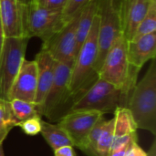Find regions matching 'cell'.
<instances>
[{
	"instance_id": "3957f363",
	"label": "cell",
	"mask_w": 156,
	"mask_h": 156,
	"mask_svg": "<svg viewBox=\"0 0 156 156\" xmlns=\"http://www.w3.org/2000/svg\"><path fill=\"white\" fill-rule=\"evenodd\" d=\"M140 69L132 67L127 58V40L120 35L109 49L98 77L121 89L128 98L136 84Z\"/></svg>"
},
{
	"instance_id": "cb8c5ba5",
	"label": "cell",
	"mask_w": 156,
	"mask_h": 156,
	"mask_svg": "<svg viewBox=\"0 0 156 156\" xmlns=\"http://www.w3.org/2000/svg\"><path fill=\"white\" fill-rule=\"evenodd\" d=\"M90 0H68L64 8L62 9V22L63 25L72 19L77 14L82 11L85 5Z\"/></svg>"
},
{
	"instance_id": "7c38bea8",
	"label": "cell",
	"mask_w": 156,
	"mask_h": 156,
	"mask_svg": "<svg viewBox=\"0 0 156 156\" xmlns=\"http://www.w3.org/2000/svg\"><path fill=\"white\" fill-rule=\"evenodd\" d=\"M152 0H120L122 34L127 41L133 38L136 28L145 16Z\"/></svg>"
},
{
	"instance_id": "603a6c76",
	"label": "cell",
	"mask_w": 156,
	"mask_h": 156,
	"mask_svg": "<svg viewBox=\"0 0 156 156\" xmlns=\"http://www.w3.org/2000/svg\"><path fill=\"white\" fill-rule=\"evenodd\" d=\"M105 119L102 116L97 123L93 126L90 133L88 134L84 144L80 148V151H82L87 156H97V144L98 140L102 129V126L104 124Z\"/></svg>"
},
{
	"instance_id": "8fae6325",
	"label": "cell",
	"mask_w": 156,
	"mask_h": 156,
	"mask_svg": "<svg viewBox=\"0 0 156 156\" xmlns=\"http://www.w3.org/2000/svg\"><path fill=\"white\" fill-rule=\"evenodd\" d=\"M37 88V67L35 60L24 59L12 84L8 101L17 99L35 103Z\"/></svg>"
},
{
	"instance_id": "ffe728a7",
	"label": "cell",
	"mask_w": 156,
	"mask_h": 156,
	"mask_svg": "<svg viewBox=\"0 0 156 156\" xmlns=\"http://www.w3.org/2000/svg\"><path fill=\"white\" fill-rule=\"evenodd\" d=\"M113 139H114V120L113 119L108 121L105 120L98 140L97 156H108Z\"/></svg>"
},
{
	"instance_id": "5bb4252c",
	"label": "cell",
	"mask_w": 156,
	"mask_h": 156,
	"mask_svg": "<svg viewBox=\"0 0 156 156\" xmlns=\"http://www.w3.org/2000/svg\"><path fill=\"white\" fill-rule=\"evenodd\" d=\"M156 56V32L127 41V58L129 64L141 69Z\"/></svg>"
},
{
	"instance_id": "277c9868",
	"label": "cell",
	"mask_w": 156,
	"mask_h": 156,
	"mask_svg": "<svg viewBox=\"0 0 156 156\" xmlns=\"http://www.w3.org/2000/svg\"><path fill=\"white\" fill-rule=\"evenodd\" d=\"M122 90L100 78L70 106L71 111H94L101 114L114 112L117 107H126Z\"/></svg>"
},
{
	"instance_id": "f546056e",
	"label": "cell",
	"mask_w": 156,
	"mask_h": 156,
	"mask_svg": "<svg viewBox=\"0 0 156 156\" xmlns=\"http://www.w3.org/2000/svg\"><path fill=\"white\" fill-rule=\"evenodd\" d=\"M4 40H5V34H4V30H3L2 23H1V19H0V54H1V51H2Z\"/></svg>"
},
{
	"instance_id": "44dd1931",
	"label": "cell",
	"mask_w": 156,
	"mask_h": 156,
	"mask_svg": "<svg viewBox=\"0 0 156 156\" xmlns=\"http://www.w3.org/2000/svg\"><path fill=\"white\" fill-rule=\"evenodd\" d=\"M17 123L12 114L8 101L0 99V143H3L9 132Z\"/></svg>"
},
{
	"instance_id": "d6a6232c",
	"label": "cell",
	"mask_w": 156,
	"mask_h": 156,
	"mask_svg": "<svg viewBox=\"0 0 156 156\" xmlns=\"http://www.w3.org/2000/svg\"><path fill=\"white\" fill-rule=\"evenodd\" d=\"M0 156H5L4 149H3V143H0Z\"/></svg>"
},
{
	"instance_id": "30bf717a",
	"label": "cell",
	"mask_w": 156,
	"mask_h": 156,
	"mask_svg": "<svg viewBox=\"0 0 156 156\" xmlns=\"http://www.w3.org/2000/svg\"><path fill=\"white\" fill-rule=\"evenodd\" d=\"M102 116L103 114L94 111H71L64 114L58 124L68 133L73 146L80 149L93 126Z\"/></svg>"
},
{
	"instance_id": "83f0119b",
	"label": "cell",
	"mask_w": 156,
	"mask_h": 156,
	"mask_svg": "<svg viewBox=\"0 0 156 156\" xmlns=\"http://www.w3.org/2000/svg\"><path fill=\"white\" fill-rule=\"evenodd\" d=\"M54 156H77L73 146L68 145L54 150Z\"/></svg>"
},
{
	"instance_id": "e0dca14e",
	"label": "cell",
	"mask_w": 156,
	"mask_h": 156,
	"mask_svg": "<svg viewBox=\"0 0 156 156\" xmlns=\"http://www.w3.org/2000/svg\"><path fill=\"white\" fill-rule=\"evenodd\" d=\"M40 133L53 151L63 146H73L69 136L58 124H52L42 121Z\"/></svg>"
},
{
	"instance_id": "ba28073f",
	"label": "cell",
	"mask_w": 156,
	"mask_h": 156,
	"mask_svg": "<svg viewBox=\"0 0 156 156\" xmlns=\"http://www.w3.org/2000/svg\"><path fill=\"white\" fill-rule=\"evenodd\" d=\"M72 65L57 62L55 64L54 79L41 109V116L50 120L61 118V108L72 101L69 95V82Z\"/></svg>"
},
{
	"instance_id": "4dcf8cb0",
	"label": "cell",
	"mask_w": 156,
	"mask_h": 156,
	"mask_svg": "<svg viewBox=\"0 0 156 156\" xmlns=\"http://www.w3.org/2000/svg\"><path fill=\"white\" fill-rule=\"evenodd\" d=\"M149 156H155V143H154L151 147V150L149 152Z\"/></svg>"
},
{
	"instance_id": "52a82bcc",
	"label": "cell",
	"mask_w": 156,
	"mask_h": 156,
	"mask_svg": "<svg viewBox=\"0 0 156 156\" xmlns=\"http://www.w3.org/2000/svg\"><path fill=\"white\" fill-rule=\"evenodd\" d=\"M29 38L23 37H5L0 54V99L8 101L12 84L25 59Z\"/></svg>"
},
{
	"instance_id": "2e32d148",
	"label": "cell",
	"mask_w": 156,
	"mask_h": 156,
	"mask_svg": "<svg viewBox=\"0 0 156 156\" xmlns=\"http://www.w3.org/2000/svg\"><path fill=\"white\" fill-rule=\"evenodd\" d=\"M98 5L99 0H90L80 13L76 31V56L90 31L94 19L98 14Z\"/></svg>"
},
{
	"instance_id": "8992f818",
	"label": "cell",
	"mask_w": 156,
	"mask_h": 156,
	"mask_svg": "<svg viewBox=\"0 0 156 156\" xmlns=\"http://www.w3.org/2000/svg\"><path fill=\"white\" fill-rule=\"evenodd\" d=\"M63 26L62 10L42 8L34 3L22 5L23 35L29 39L38 37L43 42Z\"/></svg>"
},
{
	"instance_id": "1f68e13d",
	"label": "cell",
	"mask_w": 156,
	"mask_h": 156,
	"mask_svg": "<svg viewBox=\"0 0 156 156\" xmlns=\"http://www.w3.org/2000/svg\"><path fill=\"white\" fill-rule=\"evenodd\" d=\"M21 5H27L30 3H33V0H19Z\"/></svg>"
},
{
	"instance_id": "d4e9b609",
	"label": "cell",
	"mask_w": 156,
	"mask_h": 156,
	"mask_svg": "<svg viewBox=\"0 0 156 156\" xmlns=\"http://www.w3.org/2000/svg\"><path fill=\"white\" fill-rule=\"evenodd\" d=\"M41 116L37 115L20 122L18 127H20V129L25 134L29 136H35L40 133L41 132Z\"/></svg>"
},
{
	"instance_id": "d6986e66",
	"label": "cell",
	"mask_w": 156,
	"mask_h": 156,
	"mask_svg": "<svg viewBox=\"0 0 156 156\" xmlns=\"http://www.w3.org/2000/svg\"><path fill=\"white\" fill-rule=\"evenodd\" d=\"M8 101L10 104L12 114L17 123V126L19 125L20 122L31 117L39 115L37 108L36 104L33 102H27L25 101L17 100V99H13Z\"/></svg>"
},
{
	"instance_id": "7a4b0ae2",
	"label": "cell",
	"mask_w": 156,
	"mask_h": 156,
	"mask_svg": "<svg viewBox=\"0 0 156 156\" xmlns=\"http://www.w3.org/2000/svg\"><path fill=\"white\" fill-rule=\"evenodd\" d=\"M98 32L99 16L97 14L90 31L79 50L72 67L69 82V95L72 103L99 78L95 69L98 55Z\"/></svg>"
},
{
	"instance_id": "9a60e30c",
	"label": "cell",
	"mask_w": 156,
	"mask_h": 156,
	"mask_svg": "<svg viewBox=\"0 0 156 156\" xmlns=\"http://www.w3.org/2000/svg\"><path fill=\"white\" fill-rule=\"evenodd\" d=\"M0 19L5 37L24 36L19 0H0Z\"/></svg>"
},
{
	"instance_id": "4316f807",
	"label": "cell",
	"mask_w": 156,
	"mask_h": 156,
	"mask_svg": "<svg viewBox=\"0 0 156 156\" xmlns=\"http://www.w3.org/2000/svg\"><path fill=\"white\" fill-rule=\"evenodd\" d=\"M126 156H149V153H146L139 144L135 142L132 144L130 150L128 151Z\"/></svg>"
},
{
	"instance_id": "9c48e42d",
	"label": "cell",
	"mask_w": 156,
	"mask_h": 156,
	"mask_svg": "<svg viewBox=\"0 0 156 156\" xmlns=\"http://www.w3.org/2000/svg\"><path fill=\"white\" fill-rule=\"evenodd\" d=\"M80 13L43 41L41 49L47 51L55 61L73 66L76 58V31Z\"/></svg>"
},
{
	"instance_id": "4fadbf2b",
	"label": "cell",
	"mask_w": 156,
	"mask_h": 156,
	"mask_svg": "<svg viewBox=\"0 0 156 156\" xmlns=\"http://www.w3.org/2000/svg\"><path fill=\"white\" fill-rule=\"evenodd\" d=\"M37 67V88L35 99V104L37 108L38 113L41 116V109L47 94L51 87L56 61L45 50L41 49L34 59Z\"/></svg>"
},
{
	"instance_id": "6da1fadb",
	"label": "cell",
	"mask_w": 156,
	"mask_h": 156,
	"mask_svg": "<svg viewBox=\"0 0 156 156\" xmlns=\"http://www.w3.org/2000/svg\"><path fill=\"white\" fill-rule=\"evenodd\" d=\"M138 129L156 135V61L152 60L144 78L135 84L126 104Z\"/></svg>"
},
{
	"instance_id": "484cf974",
	"label": "cell",
	"mask_w": 156,
	"mask_h": 156,
	"mask_svg": "<svg viewBox=\"0 0 156 156\" xmlns=\"http://www.w3.org/2000/svg\"><path fill=\"white\" fill-rule=\"evenodd\" d=\"M68 0H33V3L39 7L50 10H62Z\"/></svg>"
},
{
	"instance_id": "f1b7e54d",
	"label": "cell",
	"mask_w": 156,
	"mask_h": 156,
	"mask_svg": "<svg viewBox=\"0 0 156 156\" xmlns=\"http://www.w3.org/2000/svg\"><path fill=\"white\" fill-rule=\"evenodd\" d=\"M134 143H135V142H134ZM133 144V143H132V144H127V145H125V146H123V147H121V148H119V149H116V150H114V151L110 152L108 156H126L128 151L130 150V148H131V146H132Z\"/></svg>"
},
{
	"instance_id": "ac0fdd59",
	"label": "cell",
	"mask_w": 156,
	"mask_h": 156,
	"mask_svg": "<svg viewBox=\"0 0 156 156\" xmlns=\"http://www.w3.org/2000/svg\"><path fill=\"white\" fill-rule=\"evenodd\" d=\"M114 138L137 133V125L126 107H117L114 111Z\"/></svg>"
},
{
	"instance_id": "5b68a950",
	"label": "cell",
	"mask_w": 156,
	"mask_h": 156,
	"mask_svg": "<svg viewBox=\"0 0 156 156\" xmlns=\"http://www.w3.org/2000/svg\"><path fill=\"white\" fill-rule=\"evenodd\" d=\"M98 16V55L95 66L97 74L113 42L122 34L120 0H99Z\"/></svg>"
},
{
	"instance_id": "7402d4cb",
	"label": "cell",
	"mask_w": 156,
	"mask_h": 156,
	"mask_svg": "<svg viewBox=\"0 0 156 156\" xmlns=\"http://www.w3.org/2000/svg\"><path fill=\"white\" fill-rule=\"evenodd\" d=\"M154 32H156V0H152L145 16L136 28L133 39Z\"/></svg>"
}]
</instances>
